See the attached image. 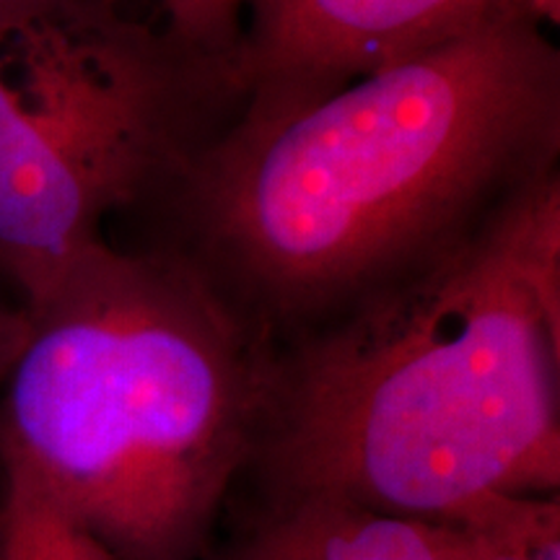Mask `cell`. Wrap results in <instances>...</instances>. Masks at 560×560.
Listing matches in <instances>:
<instances>
[{"label": "cell", "mask_w": 560, "mask_h": 560, "mask_svg": "<svg viewBox=\"0 0 560 560\" xmlns=\"http://www.w3.org/2000/svg\"><path fill=\"white\" fill-rule=\"evenodd\" d=\"M213 560H436L423 522L330 499H270Z\"/></svg>", "instance_id": "8992f818"}, {"label": "cell", "mask_w": 560, "mask_h": 560, "mask_svg": "<svg viewBox=\"0 0 560 560\" xmlns=\"http://www.w3.org/2000/svg\"><path fill=\"white\" fill-rule=\"evenodd\" d=\"M560 174V52L506 16L330 91L244 96L149 244L268 346L465 240Z\"/></svg>", "instance_id": "6da1fadb"}, {"label": "cell", "mask_w": 560, "mask_h": 560, "mask_svg": "<svg viewBox=\"0 0 560 560\" xmlns=\"http://www.w3.org/2000/svg\"><path fill=\"white\" fill-rule=\"evenodd\" d=\"M247 475L270 499L439 522L560 490V174L270 346Z\"/></svg>", "instance_id": "7a4b0ae2"}, {"label": "cell", "mask_w": 560, "mask_h": 560, "mask_svg": "<svg viewBox=\"0 0 560 560\" xmlns=\"http://www.w3.org/2000/svg\"><path fill=\"white\" fill-rule=\"evenodd\" d=\"M231 55L117 0H0V276L26 306L149 213L244 102Z\"/></svg>", "instance_id": "277c9868"}, {"label": "cell", "mask_w": 560, "mask_h": 560, "mask_svg": "<svg viewBox=\"0 0 560 560\" xmlns=\"http://www.w3.org/2000/svg\"><path fill=\"white\" fill-rule=\"evenodd\" d=\"M172 32L202 50L236 55L247 0H156Z\"/></svg>", "instance_id": "9c48e42d"}, {"label": "cell", "mask_w": 560, "mask_h": 560, "mask_svg": "<svg viewBox=\"0 0 560 560\" xmlns=\"http://www.w3.org/2000/svg\"><path fill=\"white\" fill-rule=\"evenodd\" d=\"M558 0H247L244 96L330 91L506 16L558 24Z\"/></svg>", "instance_id": "5b68a950"}, {"label": "cell", "mask_w": 560, "mask_h": 560, "mask_svg": "<svg viewBox=\"0 0 560 560\" xmlns=\"http://www.w3.org/2000/svg\"><path fill=\"white\" fill-rule=\"evenodd\" d=\"M423 524L436 560H560L558 493H490Z\"/></svg>", "instance_id": "52a82bcc"}, {"label": "cell", "mask_w": 560, "mask_h": 560, "mask_svg": "<svg viewBox=\"0 0 560 560\" xmlns=\"http://www.w3.org/2000/svg\"><path fill=\"white\" fill-rule=\"evenodd\" d=\"M26 325H30V310H26L24 299L9 280L0 276V392H3L5 376H9L11 363L26 335Z\"/></svg>", "instance_id": "30bf717a"}, {"label": "cell", "mask_w": 560, "mask_h": 560, "mask_svg": "<svg viewBox=\"0 0 560 560\" xmlns=\"http://www.w3.org/2000/svg\"><path fill=\"white\" fill-rule=\"evenodd\" d=\"M26 310L0 392V465L115 560H198L255 454L268 342L149 242H104Z\"/></svg>", "instance_id": "3957f363"}, {"label": "cell", "mask_w": 560, "mask_h": 560, "mask_svg": "<svg viewBox=\"0 0 560 560\" xmlns=\"http://www.w3.org/2000/svg\"><path fill=\"white\" fill-rule=\"evenodd\" d=\"M0 560H115L16 467L0 465Z\"/></svg>", "instance_id": "ba28073f"}]
</instances>
